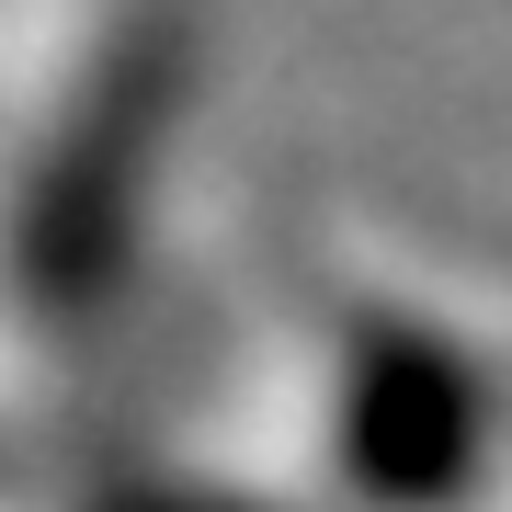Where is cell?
<instances>
[{
    "label": "cell",
    "instance_id": "6da1fadb",
    "mask_svg": "<svg viewBox=\"0 0 512 512\" xmlns=\"http://www.w3.org/2000/svg\"><path fill=\"white\" fill-rule=\"evenodd\" d=\"M365 433H376L387 490H444V478H456V410H444L433 376H387L365 399Z\"/></svg>",
    "mask_w": 512,
    "mask_h": 512
}]
</instances>
